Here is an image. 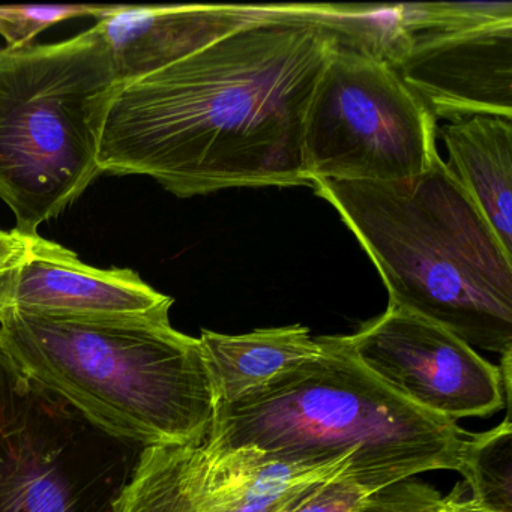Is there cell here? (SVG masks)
Returning a JSON list of instances; mask_svg holds the SVG:
<instances>
[{"mask_svg":"<svg viewBox=\"0 0 512 512\" xmlns=\"http://www.w3.org/2000/svg\"><path fill=\"white\" fill-rule=\"evenodd\" d=\"M320 5H286L200 52L119 85L101 175H143L181 199L230 188L311 187L304 122L338 46Z\"/></svg>","mask_w":512,"mask_h":512,"instance_id":"6da1fadb","label":"cell"},{"mask_svg":"<svg viewBox=\"0 0 512 512\" xmlns=\"http://www.w3.org/2000/svg\"><path fill=\"white\" fill-rule=\"evenodd\" d=\"M382 277L389 305L473 349H512V254L442 158L415 178L316 181Z\"/></svg>","mask_w":512,"mask_h":512,"instance_id":"7a4b0ae2","label":"cell"},{"mask_svg":"<svg viewBox=\"0 0 512 512\" xmlns=\"http://www.w3.org/2000/svg\"><path fill=\"white\" fill-rule=\"evenodd\" d=\"M0 350L29 382L130 445L200 443L214 421L202 344L170 317L67 319L7 308Z\"/></svg>","mask_w":512,"mask_h":512,"instance_id":"3957f363","label":"cell"},{"mask_svg":"<svg viewBox=\"0 0 512 512\" xmlns=\"http://www.w3.org/2000/svg\"><path fill=\"white\" fill-rule=\"evenodd\" d=\"M253 394L215 409L206 443L254 446L275 463L352 458L349 476L376 491L431 470H455L467 431L413 406L370 373L341 340Z\"/></svg>","mask_w":512,"mask_h":512,"instance_id":"277c9868","label":"cell"},{"mask_svg":"<svg viewBox=\"0 0 512 512\" xmlns=\"http://www.w3.org/2000/svg\"><path fill=\"white\" fill-rule=\"evenodd\" d=\"M119 85L95 28L0 49V199L17 232L37 236L101 175V131Z\"/></svg>","mask_w":512,"mask_h":512,"instance_id":"5b68a950","label":"cell"},{"mask_svg":"<svg viewBox=\"0 0 512 512\" xmlns=\"http://www.w3.org/2000/svg\"><path fill=\"white\" fill-rule=\"evenodd\" d=\"M436 119L385 59L335 47L304 122V170L316 181L415 178L437 157Z\"/></svg>","mask_w":512,"mask_h":512,"instance_id":"8992f818","label":"cell"},{"mask_svg":"<svg viewBox=\"0 0 512 512\" xmlns=\"http://www.w3.org/2000/svg\"><path fill=\"white\" fill-rule=\"evenodd\" d=\"M0 358V512H113L137 455ZM140 452V451H139Z\"/></svg>","mask_w":512,"mask_h":512,"instance_id":"52a82bcc","label":"cell"},{"mask_svg":"<svg viewBox=\"0 0 512 512\" xmlns=\"http://www.w3.org/2000/svg\"><path fill=\"white\" fill-rule=\"evenodd\" d=\"M350 469V457L289 466L254 446L214 448L206 440L148 446L113 512H293Z\"/></svg>","mask_w":512,"mask_h":512,"instance_id":"ba28073f","label":"cell"},{"mask_svg":"<svg viewBox=\"0 0 512 512\" xmlns=\"http://www.w3.org/2000/svg\"><path fill=\"white\" fill-rule=\"evenodd\" d=\"M341 340L373 376L425 412L457 422L509 409L499 368L424 317L388 305Z\"/></svg>","mask_w":512,"mask_h":512,"instance_id":"9c48e42d","label":"cell"},{"mask_svg":"<svg viewBox=\"0 0 512 512\" xmlns=\"http://www.w3.org/2000/svg\"><path fill=\"white\" fill-rule=\"evenodd\" d=\"M389 64L434 119H512V20L404 35Z\"/></svg>","mask_w":512,"mask_h":512,"instance_id":"30bf717a","label":"cell"},{"mask_svg":"<svg viewBox=\"0 0 512 512\" xmlns=\"http://www.w3.org/2000/svg\"><path fill=\"white\" fill-rule=\"evenodd\" d=\"M173 298L133 269H100L58 244L0 278V310L67 319H166Z\"/></svg>","mask_w":512,"mask_h":512,"instance_id":"8fae6325","label":"cell"},{"mask_svg":"<svg viewBox=\"0 0 512 512\" xmlns=\"http://www.w3.org/2000/svg\"><path fill=\"white\" fill-rule=\"evenodd\" d=\"M286 5H121L97 20L119 83L170 67Z\"/></svg>","mask_w":512,"mask_h":512,"instance_id":"7c38bea8","label":"cell"},{"mask_svg":"<svg viewBox=\"0 0 512 512\" xmlns=\"http://www.w3.org/2000/svg\"><path fill=\"white\" fill-rule=\"evenodd\" d=\"M448 169L512 254V119L472 116L442 128Z\"/></svg>","mask_w":512,"mask_h":512,"instance_id":"4fadbf2b","label":"cell"},{"mask_svg":"<svg viewBox=\"0 0 512 512\" xmlns=\"http://www.w3.org/2000/svg\"><path fill=\"white\" fill-rule=\"evenodd\" d=\"M199 340L217 407L253 394L281 373L322 353L319 338L311 337L304 325L256 329L241 335L203 329Z\"/></svg>","mask_w":512,"mask_h":512,"instance_id":"5bb4252c","label":"cell"},{"mask_svg":"<svg viewBox=\"0 0 512 512\" xmlns=\"http://www.w3.org/2000/svg\"><path fill=\"white\" fill-rule=\"evenodd\" d=\"M458 472L482 512H512L511 413L493 430L467 434Z\"/></svg>","mask_w":512,"mask_h":512,"instance_id":"9a60e30c","label":"cell"},{"mask_svg":"<svg viewBox=\"0 0 512 512\" xmlns=\"http://www.w3.org/2000/svg\"><path fill=\"white\" fill-rule=\"evenodd\" d=\"M512 20V2H440L398 5L403 35L443 34Z\"/></svg>","mask_w":512,"mask_h":512,"instance_id":"2e32d148","label":"cell"},{"mask_svg":"<svg viewBox=\"0 0 512 512\" xmlns=\"http://www.w3.org/2000/svg\"><path fill=\"white\" fill-rule=\"evenodd\" d=\"M121 5H0V35L7 49L31 46L35 37L67 20L94 17L100 20Z\"/></svg>","mask_w":512,"mask_h":512,"instance_id":"e0dca14e","label":"cell"},{"mask_svg":"<svg viewBox=\"0 0 512 512\" xmlns=\"http://www.w3.org/2000/svg\"><path fill=\"white\" fill-rule=\"evenodd\" d=\"M442 499L433 485L407 478L368 494L352 512H440Z\"/></svg>","mask_w":512,"mask_h":512,"instance_id":"ac0fdd59","label":"cell"},{"mask_svg":"<svg viewBox=\"0 0 512 512\" xmlns=\"http://www.w3.org/2000/svg\"><path fill=\"white\" fill-rule=\"evenodd\" d=\"M56 247V242L47 241L40 235H23L16 229L10 232L0 230V278L10 274L28 260L34 259L35 256L49 253Z\"/></svg>","mask_w":512,"mask_h":512,"instance_id":"d6986e66","label":"cell"},{"mask_svg":"<svg viewBox=\"0 0 512 512\" xmlns=\"http://www.w3.org/2000/svg\"><path fill=\"white\" fill-rule=\"evenodd\" d=\"M440 512H482L470 499H464L463 485L458 484L454 491L443 497Z\"/></svg>","mask_w":512,"mask_h":512,"instance_id":"ffe728a7","label":"cell"},{"mask_svg":"<svg viewBox=\"0 0 512 512\" xmlns=\"http://www.w3.org/2000/svg\"><path fill=\"white\" fill-rule=\"evenodd\" d=\"M0 358H2V350H0Z\"/></svg>","mask_w":512,"mask_h":512,"instance_id":"44dd1931","label":"cell"}]
</instances>
